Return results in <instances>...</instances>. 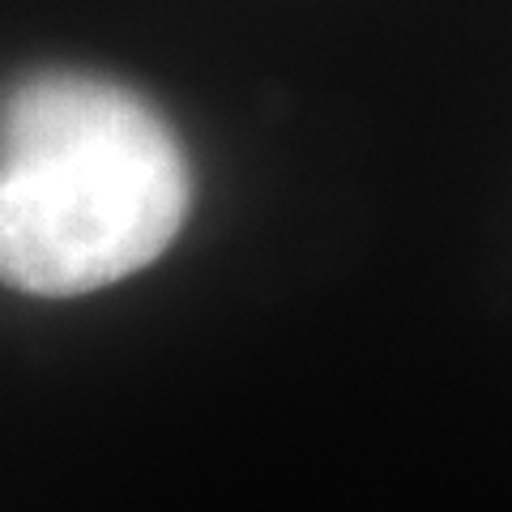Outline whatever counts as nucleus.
<instances>
[{
	"label": "nucleus",
	"instance_id": "nucleus-1",
	"mask_svg": "<svg viewBox=\"0 0 512 512\" xmlns=\"http://www.w3.org/2000/svg\"><path fill=\"white\" fill-rule=\"evenodd\" d=\"M188 205V154L141 94L35 73L0 103V282L13 291H103L171 248Z\"/></svg>",
	"mask_w": 512,
	"mask_h": 512
}]
</instances>
